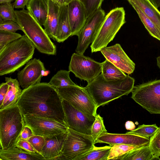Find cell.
I'll use <instances>...</instances> for the list:
<instances>
[{
    "label": "cell",
    "instance_id": "cell-1",
    "mask_svg": "<svg viewBox=\"0 0 160 160\" xmlns=\"http://www.w3.org/2000/svg\"><path fill=\"white\" fill-rule=\"evenodd\" d=\"M62 101L55 88L40 82L23 89L16 104L23 115L51 118L67 125Z\"/></svg>",
    "mask_w": 160,
    "mask_h": 160
},
{
    "label": "cell",
    "instance_id": "cell-2",
    "mask_svg": "<svg viewBox=\"0 0 160 160\" xmlns=\"http://www.w3.org/2000/svg\"><path fill=\"white\" fill-rule=\"evenodd\" d=\"M135 80L128 75L122 79L109 81L101 73L85 87L97 107L103 106L110 102L131 92Z\"/></svg>",
    "mask_w": 160,
    "mask_h": 160
},
{
    "label": "cell",
    "instance_id": "cell-3",
    "mask_svg": "<svg viewBox=\"0 0 160 160\" xmlns=\"http://www.w3.org/2000/svg\"><path fill=\"white\" fill-rule=\"evenodd\" d=\"M35 47L25 35L8 44L0 51V75L13 72L32 57Z\"/></svg>",
    "mask_w": 160,
    "mask_h": 160
},
{
    "label": "cell",
    "instance_id": "cell-4",
    "mask_svg": "<svg viewBox=\"0 0 160 160\" xmlns=\"http://www.w3.org/2000/svg\"><path fill=\"white\" fill-rule=\"evenodd\" d=\"M17 22L35 48L42 53L55 55L56 47L42 26L28 10H15Z\"/></svg>",
    "mask_w": 160,
    "mask_h": 160
},
{
    "label": "cell",
    "instance_id": "cell-5",
    "mask_svg": "<svg viewBox=\"0 0 160 160\" xmlns=\"http://www.w3.org/2000/svg\"><path fill=\"white\" fill-rule=\"evenodd\" d=\"M25 126L23 114L16 104L0 110V148L5 150L15 146Z\"/></svg>",
    "mask_w": 160,
    "mask_h": 160
},
{
    "label": "cell",
    "instance_id": "cell-6",
    "mask_svg": "<svg viewBox=\"0 0 160 160\" xmlns=\"http://www.w3.org/2000/svg\"><path fill=\"white\" fill-rule=\"evenodd\" d=\"M125 11L123 7L111 10L106 15L98 31L90 45L92 53L100 51L112 41L126 23Z\"/></svg>",
    "mask_w": 160,
    "mask_h": 160
},
{
    "label": "cell",
    "instance_id": "cell-7",
    "mask_svg": "<svg viewBox=\"0 0 160 160\" xmlns=\"http://www.w3.org/2000/svg\"><path fill=\"white\" fill-rule=\"evenodd\" d=\"M131 98L151 114H160V79L134 86Z\"/></svg>",
    "mask_w": 160,
    "mask_h": 160
},
{
    "label": "cell",
    "instance_id": "cell-8",
    "mask_svg": "<svg viewBox=\"0 0 160 160\" xmlns=\"http://www.w3.org/2000/svg\"><path fill=\"white\" fill-rule=\"evenodd\" d=\"M55 88L62 99L91 118H95L98 108L85 87L77 85Z\"/></svg>",
    "mask_w": 160,
    "mask_h": 160
},
{
    "label": "cell",
    "instance_id": "cell-9",
    "mask_svg": "<svg viewBox=\"0 0 160 160\" xmlns=\"http://www.w3.org/2000/svg\"><path fill=\"white\" fill-rule=\"evenodd\" d=\"M91 135L80 133L69 128L59 160H78L95 146Z\"/></svg>",
    "mask_w": 160,
    "mask_h": 160
},
{
    "label": "cell",
    "instance_id": "cell-10",
    "mask_svg": "<svg viewBox=\"0 0 160 160\" xmlns=\"http://www.w3.org/2000/svg\"><path fill=\"white\" fill-rule=\"evenodd\" d=\"M68 70L76 77L86 81L88 83L101 74L102 63L83 54L75 52L71 56Z\"/></svg>",
    "mask_w": 160,
    "mask_h": 160
},
{
    "label": "cell",
    "instance_id": "cell-11",
    "mask_svg": "<svg viewBox=\"0 0 160 160\" xmlns=\"http://www.w3.org/2000/svg\"><path fill=\"white\" fill-rule=\"evenodd\" d=\"M101 8L95 11L88 18L77 36L78 45L76 52L83 54L90 44L94 40L105 16Z\"/></svg>",
    "mask_w": 160,
    "mask_h": 160
},
{
    "label": "cell",
    "instance_id": "cell-12",
    "mask_svg": "<svg viewBox=\"0 0 160 160\" xmlns=\"http://www.w3.org/2000/svg\"><path fill=\"white\" fill-rule=\"evenodd\" d=\"M23 115L25 125L31 129L34 135L46 136L68 131V128L66 124L55 119L29 114Z\"/></svg>",
    "mask_w": 160,
    "mask_h": 160
},
{
    "label": "cell",
    "instance_id": "cell-13",
    "mask_svg": "<svg viewBox=\"0 0 160 160\" xmlns=\"http://www.w3.org/2000/svg\"><path fill=\"white\" fill-rule=\"evenodd\" d=\"M66 124L68 128L77 132L91 135L95 119L77 109L67 101L62 99Z\"/></svg>",
    "mask_w": 160,
    "mask_h": 160
},
{
    "label": "cell",
    "instance_id": "cell-14",
    "mask_svg": "<svg viewBox=\"0 0 160 160\" xmlns=\"http://www.w3.org/2000/svg\"><path fill=\"white\" fill-rule=\"evenodd\" d=\"M100 52L107 59L128 75L132 73L135 64L118 43L102 48Z\"/></svg>",
    "mask_w": 160,
    "mask_h": 160
},
{
    "label": "cell",
    "instance_id": "cell-15",
    "mask_svg": "<svg viewBox=\"0 0 160 160\" xmlns=\"http://www.w3.org/2000/svg\"><path fill=\"white\" fill-rule=\"evenodd\" d=\"M45 71L44 64L40 59L34 58L30 60L24 68L18 73L20 86L24 89L40 82Z\"/></svg>",
    "mask_w": 160,
    "mask_h": 160
},
{
    "label": "cell",
    "instance_id": "cell-16",
    "mask_svg": "<svg viewBox=\"0 0 160 160\" xmlns=\"http://www.w3.org/2000/svg\"><path fill=\"white\" fill-rule=\"evenodd\" d=\"M150 138L134 134H114L107 132L99 136L97 139V143H105L112 145L124 144L140 147L149 144Z\"/></svg>",
    "mask_w": 160,
    "mask_h": 160
},
{
    "label": "cell",
    "instance_id": "cell-17",
    "mask_svg": "<svg viewBox=\"0 0 160 160\" xmlns=\"http://www.w3.org/2000/svg\"><path fill=\"white\" fill-rule=\"evenodd\" d=\"M67 7L72 36H77L87 19L84 7L80 0H73Z\"/></svg>",
    "mask_w": 160,
    "mask_h": 160
},
{
    "label": "cell",
    "instance_id": "cell-18",
    "mask_svg": "<svg viewBox=\"0 0 160 160\" xmlns=\"http://www.w3.org/2000/svg\"><path fill=\"white\" fill-rule=\"evenodd\" d=\"M68 131L53 135L43 136L45 144L41 154L45 160H59Z\"/></svg>",
    "mask_w": 160,
    "mask_h": 160
},
{
    "label": "cell",
    "instance_id": "cell-19",
    "mask_svg": "<svg viewBox=\"0 0 160 160\" xmlns=\"http://www.w3.org/2000/svg\"><path fill=\"white\" fill-rule=\"evenodd\" d=\"M1 160H43L44 158L40 153H33L14 146L7 149H0Z\"/></svg>",
    "mask_w": 160,
    "mask_h": 160
},
{
    "label": "cell",
    "instance_id": "cell-20",
    "mask_svg": "<svg viewBox=\"0 0 160 160\" xmlns=\"http://www.w3.org/2000/svg\"><path fill=\"white\" fill-rule=\"evenodd\" d=\"M67 6L60 7L57 32L55 40L59 42H64L72 36Z\"/></svg>",
    "mask_w": 160,
    "mask_h": 160
},
{
    "label": "cell",
    "instance_id": "cell-21",
    "mask_svg": "<svg viewBox=\"0 0 160 160\" xmlns=\"http://www.w3.org/2000/svg\"><path fill=\"white\" fill-rule=\"evenodd\" d=\"M60 7L51 0H49L48 11L44 29L49 37L55 41Z\"/></svg>",
    "mask_w": 160,
    "mask_h": 160
},
{
    "label": "cell",
    "instance_id": "cell-22",
    "mask_svg": "<svg viewBox=\"0 0 160 160\" xmlns=\"http://www.w3.org/2000/svg\"><path fill=\"white\" fill-rule=\"evenodd\" d=\"M139 8L155 24L160 32V11L150 0H126Z\"/></svg>",
    "mask_w": 160,
    "mask_h": 160
},
{
    "label": "cell",
    "instance_id": "cell-23",
    "mask_svg": "<svg viewBox=\"0 0 160 160\" xmlns=\"http://www.w3.org/2000/svg\"><path fill=\"white\" fill-rule=\"evenodd\" d=\"M5 81L9 85L8 91L1 105L0 110L9 107L16 104L22 90L17 79L5 77Z\"/></svg>",
    "mask_w": 160,
    "mask_h": 160
},
{
    "label": "cell",
    "instance_id": "cell-24",
    "mask_svg": "<svg viewBox=\"0 0 160 160\" xmlns=\"http://www.w3.org/2000/svg\"><path fill=\"white\" fill-rule=\"evenodd\" d=\"M49 0H31L26 8L41 26L44 25L48 11Z\"/></svg>",
    "mask_w": 160,
    "mask_h": 160
},
{
    "label": "cell",
    "instance_id": "cell-25",
    "mask_svg": "<svg viewBox=\"0 0 160 160\" xmlns=\"http://www.w3.org/2000/svg\"><path fill=\"white\" fill-rule=\"evenodd\" d=\"M120 160H160L149 147V144L133 149L118 158Z\"/></svg>",
    "mask_w": 160,
    "mask_h": 160
},
{
    "label": "cell",
    "instance_id": "cell-26",
    "mask_svg": "<svg viewBox=\"0 0 160 160\" xmlns=\"http://www.w3.org/2000/svg\"><path fill=\"white\" fill-rule=\"evenodd\" d=\"M102 63L101 74L107 80L115 81L125 78L127 75L108 60Z\"/></svg>",
    "mask_w": 160,
    "mask_h": 160
},
{
    "label": "cell",
    "instance_id": "cell-27",
    "mask_svg": "<svg viewBox=\"0 0 160 160\" xmlns=\"http://www.w3.org/2000/svg\"><path fill=\"white\" fill-rule=\"evenodd\" d=\"M70 72L60 70L52 77L48 83L55 88H61L71 86H76L70 78Z\"/></svg>",
    "mask_w": 160,
    "mask_h": 160
},
{
    "label": "cell",
    "instance_id": "cell-28",
    "mask_svg": "<svg viewBox=\"0 0 160 160\" xmlns=\"http://www.w3.org/2000/svg\"><path fill=\"white\" fill-rule=\"evenodd\" d=\"M111 146L94 147L80 157L78 160H107Z\"/></svg>",
    "mask_w": 160,
    "mask_h": 160
},
{
    "label": "cell",
    "instance_id": "cell-29",
    "mask_svg": "<svg viewBox=\"0 0 160 160\" xmlns=\"http://www.w3.org/2000/svg\"><path fill=\"white\" fill-rule=\"evenodd\" d=\"M137 12L141 21L150 34L160 41V32L153 22L137 7L131 5Z\"/></svg>",
    "mask_w": 160,
    "mask_h": 160
},
{
    "label": "cell",
    "instance_id": "cell-30",
    "mask_svg": "<svg viewBox=\"0 0 160 160\" xmlns=\"http://www.w3.org/2000/svg\"><path fill=\"white\" fill-rule=\"evenodd\" d=\"M111 146V148L107 160H116L118 158L130 151L139 147L124 144H116Z\"/></svg>",
    "mask_w": 160,
    "mask_h": 160
},
{
    "label": "cell",
    "instance_id": "cell-31",
    "mask_svg": "<svg viewBox=\"0 0 160 160\" xmlns=\"http://www.w3.org/2000/svg\"><path fill=\"white\" fill-rule=\"evenodd\" d=\"M159 129L156 124L152 125L142 124L133 130L126 133L134 134L144 137L150 138Z\"/></svg>",
    "mask_w": 160,
    "mask_h": 160
},
{
    "label": "cell",
    "instance_id": "cell-32",
    "mask_svg": "<svg viewBox=\"0 0 160 160\" xmlns=\"http://www.w3.org/2000/svg\"><path fill=\"white\" fill-rule=\"evenodd\" d=\"M107 132L102 118L99 114H97L91 129V135L93 138L95 144L99 136Z\"/></svg>",
    "mask_w": 160,
    "mask_h": 160
},
{
    "label": "cell",
    "instance_id": "cell-33",
    "mask_svg": "<svg viewBox=\"0 0 160 160\" xmlns=\"http://www.w3.org/2000/svg\"><path fill=\"white\" fill-rule=\"evenodd\" d=\"M11 3H6L0 4V17L4 21H12L17 22L15 10Z\"/></svg>",
    "mask_w": 160,
    "mask_h": 160
},
{
    "label": "cell",
    "instance_id": "cell-34",
    "mask_svg": "<svg viewBox=\"0 0 160 160\" xmlns=\"http://www.w3.org/2000/svg\"><path fill=\"white\" fill-rule=\"evenodd\" d=\"M22 35L15 32L0 30V51L9 43L20 38Z\"/></svg>",
    "mask_w": 160,
    "mask_h": 160
},
{
    "label": "cell",
    "instance_id": "cell-35",
    "mask_svg": "<svg viewBox=\"0 0 160 160\" xmlns=\"http://www.w3.org/2000/svg\"><path fill=\"white\" fill-rule=\"evenodd\" d=\"M85 10L86 17L88 18L95 11L101 8L103 0H80Z\"/></svg>",
    "mask_w": 160,
    "mask_h": 160
},
{
    "label": "cell",
    "instance_id": "cell-36",
    "mask_svg": "<svg viewBox=\"0 0 160 160\" xmlns=\"http://www.w3.org/2000/svg\"><path fill=\"white\" fill-rule=\"evenodd\" d=\"M149 145L154 153L159 157L160 156V129L150 138Z\"/></svg>",
    "mask_w": 160,
    "mask_h": 160
},
{
    "label": "cell",
    "instance_id": "cell-37",
    "mask_svg": "<svg viewBox=\"0 0 160 160\" xmlns=\"http://www.w3.org/2000/svg\"><path fill=\"white\" fill-rule=\"evenodd\" d=\"M38 153H41L45 144L43 136L33 135L27 140Z\"/></svg>",
    "mask_w": 160,
    "mask_h": 160
},
{
    "label": "cell",
    "instance_id": "cell-38",
    "mask_svg": "<svg viewBox=\"0 0 160 160\" xmlns=\"http://www.w3.org/2000/svg\"><path fill=\"white\" fill-rule=\"evenodd\" d=\"M22 28L17 22L12 21H3L0 23V30L15 32Z\"/></svg>",
    "mask_w": 160,
    "mask_h": 160
},
{
    "label": "cell",
    "instance_id": "cell-39",
    "mask_svg": "<svg viewBox=\"0 0 160 160\" xmlns=\"http://www.w3.org/2000/svg\"><path fill=\"white\" fill-rule=\"evenodd\" d=\"M15 146L21 148L30 152L38 153L27 140L19 138L16 143Z\"/></svg>",
    "mask_w": 160,
    "mask_h": 160
},
{
    "label": "cell",
    "instance_id": "cell-40",
    "mask_svg": "<svg viewBox=\"0 0 160 160\" xmlns=\"http://www.w3.org/2000/svg\"><path fill=\"white\" fill-rule=\"evenodd\" d=\"M9 85L6 82H2L0 85V105L2 103L8 91Z\"/></svg>",
    "mask_w": 160,
    "mask_h": 160
},
{
    "label": "cell",
    "instance_id": "cell-41",
    "mask_svg": "<svg viewBox=\"0 0 160 160\" xmlns=\"http://www.w3.org/2000/svg\"><path fill=\"white\" fill-rule=\"evenodd\" d=\"M33 135H34L31 129L28 126L25 125L19 138L27 140Z\"/></svg>",
    "mask_w": 160,
    "mask_h": 160
},
{
    "label": "cell",
    "instance_id": "cell-42",
    "mask_svg": "<svg viewBox=\"0 0 160 160\" xmlns=\"http://www.w3.org/2000/svg\"><path fill=\"white\" fill-rule=\"evenodd\" d=\"M31 0H15L13 4L14 8L23 9L27 6Z\"/></svg>",
    "mask_w": 160,
    "mask_h": 160
},
{
    "label": "cell",
    "instance_id": "cell-43",
    "mask_svg": "<svg viewBox=\"0 0 160 160\" xmlns=\"http://www.w3.org/2000/svg\"><path fill=\"white\" fill-rule=\"evenodd\" d=\"M60 7L67 6L73 0H51Z\"/></svg>",
    "mask_w": 160,
    "mask_h": 160
},
{
    "label": "cell",
    "instance_id": "cell-44",
    "mask_svg": "<svg viewBox=\"0 0 160 160\" xmlns=\"http://www.w3.org/2000/svg\"><path fill=\"white\" fill-rule=\"evenodd\" d=\"M125 127L128 130L132 131L135 129L136 126L133 122L128 121L125 123Z\"/></svg>",
    "mask_w": 160,
    "mask_h": 160
},
{
    "label": "cell",
    "instance_id": "cell-45",
    "mask_svg": "<svg viewBox=\"0 0 160 160\" xmlns=\"http://www.w3.org/2000/svg\"><path fill=\"white\" fill-rule=\"evenodd\" d=\"M153 5L157 8L160 7V0H150Z\"/></svg>",
    "mask_w": 160,
    "mask_h": 160
},
{
    "label": "cell",
    "instance_id": "cell-46",
    "mask_svg": "<svg viewBox=\"0 0 160 160\" xmlns=\"http://www.w3.org/2000/svg\"><path fill=\"white\" fill-rule=\"evenodd\" d=\"M15 0H0V4L3 3H11L12 2Z\"/></svg>",
    "mask_w": 160,
    "mask_h": 160
},
{
    "label": "cell",
    "instance_id": "cell-47",
    "mask_svg": "<svg viewBox=\"0 0 160 160\" xmlns=\"http://www.w3.org/2000/svg\"><path fill=\"white\" fill-rule=\"evenodd\" d=\"M157 65L160 69V56L157 58Z\"/></svg>",
    "mask_w": 160,
    "mask_h": 160
},
{
    "label": "cell",
    "instance_id": "cell-48",
    "mask_svg": "<svg viewBox=\"0 0 160 160\" xmlns=\"http://www.w3.org/2000/svg\"><path fill=\"white\" fill-rule=\"evenodd\" d=\"M159 129H160V127H159Z\"/></svg>",
    "mask_w": 160,
    "mask_h": 160
}]
</instances>
